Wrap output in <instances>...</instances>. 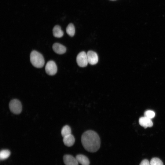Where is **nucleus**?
Instances as JSON below:
<instances>
[{"instance_id": "f03ea898", "label": "nucleus", "mask_w": 165, "mask_h": 165, "mask_svg": "<svg viewBox=\"0 0 165 165\" xmlns=\"http://www.w3.org/2000/svg\"><path fill=\"white\" fill-rule=\"evenodd\" d=\"M30 62L34 67L40 68L43 66L45 61L41 53L36 51L33 50L30 53Z\"/></svg>"}, {"instance_id": "4468645a", "label": "nucleus", "mask_w": 165, "mask_h": 165, "mask_svg": "<svg viewBox=\"0 0 165 165\" xmlns=\"http://www.w3.org/2000/svg\"><path fill=\"white\" fill-rule=\"evenodd\" d=\"M61 134L63 137L71 134L70 127L67 125L63 127L61 131Z\"/></svg>"}, {"instance_id": "f8f14e48", "label": "nucleus", "mask_w": 165, "mask_h": 165, "mask_svg": "<svg viewBox=\"0 0 165 165\" xmlns=\"http://www.w3.org/2000/svg\"><path fill=\"white\" fill-rule=\"evenodd\" d=\"M53 36L56 38H61L64 35L63 31L59 25L54 26L53 29Z\"/></svg>"}, {"instance_id": "2eb2a0df", "label": "nucleus", "mask_w": 165, "mask_h": 165, "mask_svg": "<svg viewBox=\"0 0 165 165\" xmlns=\"http://www.w3.org/2000/svg\"><path fill=\"white\" fill-rule=\"evenodd\" d=\"M10 151L7 149L2 150L0 151V159L3 160L7 158L10 155Z\"/></svg>"}, {"instance_id": "423d86ee", "label": "nucleus", "mask_w": 165, "mask_h": 165, "mask_svg": "<svg viewBox=\"0 0 165 165\" xmlns=\"http://www.w3.org/2000/svg\"><path fill=\"white\" fill-rule=\"evenodd\" d=\"M86 53L88 63L92 65H94L97 63L98 57L95 52L90 50L88 51Z\"/></svg>"}, {"instance_id": "f3484780", "label": "nucleus", "mask_w": 165, "mask_h": 165, "mask_svg": "<svg viewBox=\"0 0 165 165\" xmlns=\"http://www.w3.org/2000/svg\"><path fill=\"white\" fill-rule=\"evenodd\" d=\"M144 115L145 116L151 119L154 117L155 113L153 111L148 110L145 112Z\"/></svg>"}, {"instance_id": "dca6fc26", "label": "nucleus", "mask_w": 165, "mask_h": 165, "mask_svg": "<svg viewBox=\"0 0 165 165\" xmlns=\"http://www.w3.org/2000/svg\"><path fill=\"white\" fill-rule=\"evenodd\" d=\"M150 163V165H163L162 161L160 159L156 157L152 159Z\"/></svg>"}, {"instance_id": "9b49d317", "label": "nucleus", "mask_w": 165, "mask_h": 165, "mask_svg": "<svg viewBox=\"0 0 165 165\" xmlns=\"http://www.w3.org/2000/svg\"><path fill=\"white\" fill-rule=\"evenodd\" d=\"M79 163L82 165H89L90 161L86 156L82 154L77 155L75 157Z\"/></svg>"}, {"instance_id": "7ed1b4c3", "label": "nucleus", "mask_w": 165, "mask_h": 165, "mask_svg": "<svg viewBox=\"0 0 165 165\" xmlns=\"http://www.w3.org/2000/svg\"><path fill=\"white\" fill-rule=\"evenodd\" d=\"M9 106L11 111L13 113L19 114L22 111V105L20 101L17 99H13L9 102Z\"/></svg>"}, {"instance_id": "1a4fd4ad", "label": "nucleus", "mask_w": 165, "mask_h": 165, "mask_svg": "<svg viewBox=\"0 0 165 165\" xmlns=\"http://www.w3.org/2000/svg\"><path fill=\"white\" fill-rule=\"evenodd\" d=\"M139 123L141 126L145 128L151 127L153 126V123L151 119L145 116L140 118Z\"/></svg>"}, {"instance_id": "f257e3e1", "label": "nucleus", "mask_w": 165, "mask_h": 165, "mask_svg": "<svg viewBox=\"0 0 165 165\" xmlns=\"http://www.w3.org/2000/svg\"><path fill=\"white\" fill-rule=\"evenodd\" d=\"M81 140L84 148L88 152H95L100 148L99 137L94 131L88 130L84 132L82 136Z\"/></svg>"}, {"instance_id": "0eeeda50", "label": "nucleus", "mask_w": 165, "mask_h": 165, "mask_svg": "<svg viewBox=\"0 0 165 165\" xmlns=\"http://www.w3.org/2000/svg\"><path fill=\"white\" fill-rule=\"evenodd\" d=\"M63 159L65 165H78L79 163L76 158L72 155H65Z\"/></svg>"}, {"instance_id": "a211bd4d", "label": "nucleus", "mask_w": 165, "mask_h": 165, "mask_svg": "<svg viewBox=\"0 0 165 165\" xmlns=\"http://www.w3.org/2000/svg\"><path fill=\"white\" fill-rule=\"evenodd\" d=\"M140 165H150L149 161L146 159L143 160L140 163Z\"/></svg>"}, {"instance_id": "9d476101", "label": "nucleus", "mask_w": 165, "mask_h": 165, "mask_svg": "<svg viewBox=\"0 0 165 165\" xmlns=\"http://www.w3.org/2000/svg\"><path fill=\"white\" fill-rule=\"evenodd\" d=\"M63 141L64 144L67 146H72L75 142L74 136L71 134L63 137Z\"/></svg>"}, {"instance_id": "ddd939ff", "label": "nucleus", "mask_w": 165, "mask_h": 165, "mask_svg": "<svg viewBox=\"0 0 165 165\" xmlns=\"http://www.w3.org/2000/svg\"><path fill=\"white\" fill-rule=\"evenodd\" d=\"M66 31L67 34L70 36H73L75 33V28L74 25L72 23L69 24L66 28Z\"/></svg>"}, {"instance_id": "39448f33", "label": "nucleus", "mask_w": 165, "mask_h": 165, "mask_svg": "<svg viewBox=\"0 0 165 165\" xmlns=\"http://www.w3.org/2000/svg\"><path fill=\"white\" fill-rule=\"evenodd\" d=\"M45 70L48 75H55L57 72V67L55 62L53 61H48L46 65Z\"/></svg>"}, {"instance_id": "6e6552de", "label": "nucleus", "mask_w": 165, "mask_h": 165, "mask_svg": "<svg viewBox=\"0 0 165 165\" xmlns=\"http://www.w3.org/2000/svg\"><path fill=\"white\" fill-rule=\"evenodd\" d=\"M52 48L55 52L59 54L65 53L66 50V48L65 46L58 43L53 44Z\"/></svg>"}, {"instance_id": "20e7f679", "label": "nucleus", "mask_w": 165, "mask_h": 165, "mask_svg": "<svg viewBox=\"0 0 165 165\" xmlns=\"http://www.w3.org/2000/svg\"><path fill=\"white\" fill-rule=\"evenodd\" d=\"M76 62L79 67H84L86 66L88 63L87 53L84 51L79 53L77 56Z\"/></svg>"}]
</instances>
